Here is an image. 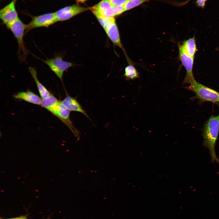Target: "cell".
<instances>
[{"label":"cell","mask_w":219,"mask_h":219,"mask_svg":"<svg viewBox=\"0 0 219 219\" xmlns=\"http://www.w3.org/2000/svg\"><path fill=\"white\" fill-rule=\"evenodd\" d=\"M6 26L11 31L17 40L18 45V54L20 60L22 61H25L28 54V51L24 41L26 25L24 24L19 17Z\"/></svg>","instance_id":"2"},{"label":"cell","mask_w":219,"mask_h":219,"mask_svg":"<svg viewBox=\"0 0 219 219\" xmlns=\"http://www.w3.org/2000/svg\"><path fill=\"white\" fill-rule=\"evenodd\" d=\"M113 6L124 5L128 0H108Z\"/></svg>","instance_id":"18"},{"label":"cell","mask_w":219,"mask_h":219,"mask_svg":"<svg viewBox=\"0 0 219 219\" xmlns=\"http://www.w3.org/2000/svg\"></svg>","instance_id":"23"},{"label":"cell","mask_w":219,"mask_h":219,"mask_svg":"<svg viewBox=\"0 0 219 219\" xmlns=\"http://www.w3.org/2000/svg\"><path fill=\"white\" fill-rule=\"evenodd\" d=\"M29 71L36 85L38 91L42 99H46L51 94L46 88L39 80L36 69L30 67L29 68Z\"/></svg>","instance_id":"13"},{"label":"cell","mask_w":219,"mask_h":219,"mask_svg":"<svg viewBox=\"0 0 219 219\" xmlns=\"http://www.w3.org/2000/svg\"><path fill=\"white\" fill-rule=\"evenodd\" d=\"M87 0H76L78 3H83Z\"/></svg>","instance_id":"21"},{"label":"cell","mask_w":219,"mask_h":219,"mask_svg":"<svg viewBox=\"0 0 219 219\" xmlns=\"http://www.w3.org/2000/svg\"><path fill=\"white\" fill-rule=\"evenodd\" d=\"M123 75L127 80H134L139 77V73L132 64H129L125 67Z\"/></svg>","instance_id":"15"},{"label":"cell","mask_w":219,"mask_h":219,"mask_svg":"<svg viewBox=\"0 0 219 219\" xmlns=\"http://www.w3.org/2000/svg\"><path fill=\"white\" fill-rule=\"evenodd\" d=\"M186 88L194 92L196 97L201 102H219V92L197 82L195 80Z\"/></svg>","instance_id":"3"},{"label":"cell","mask_w":219,"mask_h":219,"mask_svg":"<svg viewBox=\"0 0 219 219\" xmlns=\"http://www.w3.org/2000/svg\"><path fill=\"white\" fill-rule=\"evenodd\" d=\"M63 54H56L53 58L41 59L59 78L62 82L64 73L70 68L75 66V63L65 61L63 59Z\"/></svg>","instance_id":"4"},{"label":"cell","mask_w":219,"mask_h":219,"mask_svg":"<svg viewBox=\"0 0 219 219\" xmlns=\"http://www.w3.org/2000/svg\"><path fill=\"white\" fill-rule=\"evenodd\" d=\"M151 0H128L124 5L125 11L132 9Z\"/></svg>","instance_id":"17"},{"label":"cell","mask_w":219,"mask_h":219,"mask_svg":"<svg viewBox=\"0 0 219 219\" xmlns=\"http://www.w3.org/2000/svg\"><path fill=\"white\" fill-rule=\"evenodd\" d=\"M207 0H196L195 2V4L197 7L203 9L205 6L206 2Z\"/></svg>","instance_id":"19"},{"label":"cell","mask_w":219,"mask_h":219,"mask_svg":"<svg viewBox=\"0 0 219 219\" xmlns=\"http://www.w3.org/2000/svg\"><path fill=\"white\" fill-rule=\"evenodd\" d=\"M48 110L58 117L68 127L78 140L79 139L80 133L70 118V111L62 104L61 101H59Z\"/></svg>","instance_id":"5"},{"label":"cell","mask_w":219,"mask_h":219,"mask_svg":"<svg viewBox=\"0 0 219 219\" xmlns=\"http://www.w3.org/2000/svg\"><path fill=\"white\" fill-rule=\"evenodd\" d=\"M16 0H12L0 11V18L2 23L7 26L16 20L19 17L15 8Z\"/></svg>","instance_id":"10"},{"label":"cell","mask_w":219,"mask_h":219,"mask_svg":"<svg viewBox=\"0 0 219 219\" xmlns=\"http://www.w3.org/2000/svg\"><path fill=\"white\" fill-rule=\"evenodd\" d=\"M61 102L62 104L70 111L80 113L89 118L85 111L75 98L67 95Z\"/></svg>","instance_id":"11"},{"label":"cell","mask_w":219,"mask_h":219,"mask_svg":"<svg viewBox=\"0 0 219 219\" xmlns=\"http://www.w3.org/2000/svg\"><path fill=\"white\" fill-rule=\"evenodd\" d=\"M28 219L27 216L25 215H22L18 217L11 218L8 219Z\"/></svg>","instance_id":"20"},{"label":"cell","mask_w":219,"mask_h":219,"mask_svg":"<svg viewBox=\"0 0 219 219\" xmlns=\"http://www.w3.org/2000/svg\"><path fill=\"white\" fill-rule=\"evenodd\" d=\"M89 9L77 5H73L63 7L55 12L57 22L68 20L73 17L85 12Z\"/></svg>","instance_id":"8"},{"label":"cell","mask_w":219,"mask_h":219,"mask_svg":"<svg viewBox=\"0 0 219 219\" xmlns=\"http://www.w3.org/2000/svg\"><path fill=\"white\" fill-rule=\"evenodd\" d=\"M57 22L55 12L48 13L34 16L31 21L26 25L25 34L33 29L40 27H48Z\"/></svg>","instance_id":"7"},{"label":"cell","mask_w":219,"mask_h":219,"mask_svg":"<svg viewBox=\"0 0 219 219\" xmlns=\"http://www.w3.org/2000/svg\"><path fill=\"white\" fill-rule=\"evenodd\" d=\"M108 37L115 46L119 47L124 52L127 61L130 60L121 43L119 32L114 18H110L102 25Z\"/></svg>","instance_id":"6"},{"label":"cell","mask_w":219,"mask_h":219,"mask_svg":"<svg viewBox=\"0 0 219 219\" xmlns=\"http://www.w3.org/2000/svg\"><path fill=\"white\" fill-rule=\"evenodd\" d=\"M219 132V114L211 116L206 123L203 129V145L209 150L212 162L219 165V159L216 155L215 146Z\"/></svg>","instance_id":"1"},{"label":"cell","mask_w":219,"mask_h":219,"mask_svg":"<svg viewBox=\"0 0 219 219\" xmlns=\"http://www.w3.org/2000/svg\"><path fill=\"white\" fill-rule=\"evenodd\" d=\"M179 57L182 65L186 71V75L183 83L190 84L192 82L195 80L193 74L194 58L187 54L184 51L180 45L179 46Z\"/></svg>","instance_id":"9"},{"label":"cell","mask_w":219,"mask_h":219,"mask_svg":"<svg viewBox=\"0 0 219 219\" xmlns=\"http://www.w3.org/2000/svg\"><path fill=\"white\" fill-rule=\"evenodd\" d=\"M184 51L189 56L194 58L197 51L195 37L189 38L180 45Z\"/></svg>","instance_id":"14"},{"label":"cell","mask_w":219,"mask_h":219,"mask_svg":"<svg viewBox=\"0 0 219 219\" xmlns=\"http://www.w3.org/2000/svg\"><path fill=\"white\" fill-rule=\"evenodd\" d=\"M59 101L54 96L50 95L47 98L42 99L40 105L48 110Z\"/></svg>","instance_id":"16"},{"label":"cell","mask_w":219,"mask_h":219,"mask_svg":"<svg viewBox=\"0 0 219 219\" xmlns=\"http://www.w3.org/2000/svg\"><path fill=\"white\" fill-rule=\"evenodd\" d=\"M15 98L24 100L33 104L40 105L42 100L37 95L30 91L19 92L14 95Z\"/></svg>","instance_id":"12"},{"label":"cell","mask_w":219,"mask_h":219,"mask_svg":"<svg viewBox=\"0 0 219 219\" xmlns=\"http://www.w3.org/2000/svg\"></svg>","instance_id":"22"}]
</instances>
